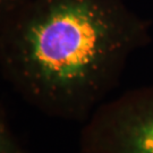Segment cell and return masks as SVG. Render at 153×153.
<instances>
[{"label": "cell", "instance_id": "cell-2", "mask_svg": "<svg viewBox=\"0 0 153 153\" xmlns=\"http://www.w3.org/2000/svg\"><path fill=\"white\" fill-rule=\"evenodd\" d=\"M90 153H153V103L123 114L102 116L88 135Z\"/></svg>", "mask_w": 153, "mask_h": 153}, {"label": "cell", "instance_id": "cell-3", "mask_svg": "<svg viewBox=\"0 0 153 153\" xmlns=\"http://www.w3.org/2000/svg\"><path fill=\"white\" fill-rule=\"evenodd\" d=\"M0 153H24L22 145L17 141L1 110H0Z\"/></svg>", "mask_w": 153, "mask_h": 153}, {"label": "cell", "instance_id": "cell-4", "mask_svg": "<svg viewBox=\"0 0 153 153\" xmlns=\"http://www.w3.org/2000/svg\"><path fill=\"white\" fill-rule=\"evenodd\" d=\"M28 0H0V30L19 11Z\"/></svg>", "mask_w": 153, "mask_h": 153}, {"label": "cell", "instance_id": "cell-1", "mask_svg": "<svg viewBox=\"0 0 153 153\" xmlns=\"http://www.w3.org/2000/svg\"><path fill=\"white\" fill-rule=\"evenodd\" d=\"M144 36L124 0H28L0 30V73L39 110L79 117Z\"/></svg>", "mask_w": 153, "mask_h": 153}]
</instances>
